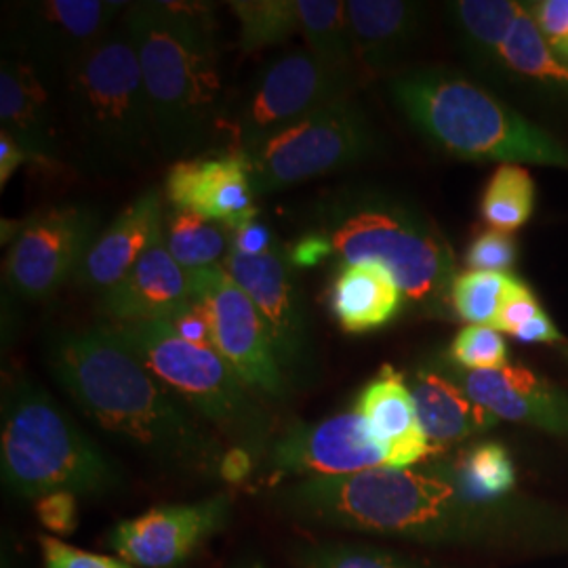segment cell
Returning a JSON list of instances; mask_svg holds the SVG:
<instances>
[{
    "mask_svg": "<svg viewBox=\"0 0 568 568\" xmlns=\"http://www.w3.org/2000/svg\"><path fill=\"white\" fill-rule=\"evenodd\" d=\"M47 366L65 394L105 434L166 474L220 480L222 436L171 394L108 325L61 331Z\"/></svg>",
    "mask_w": 568,
    "mask_h": 568,
    "instance_id": "obj_1",
    "label": "cell"
},
{
    "mask_svg": "<svg viewBox=\"0 0 568 568\" xmlns=\"http://www.w3.org/2000/svg\"><path fill=\"white\" fill-rule=\"evenodd\" d=\"M122 21L138 51L159 152L185 161L225 122L213 7L135 2Z\"/></svg>",
    "mask_w": 568,
    "mask_h": 568,
    "instance_id": "obj_2",
    "label": "cell"
},
{
    "mask_svg": "<svg viewBox=\"0 0 568 568\" xmlns=\"http://www.w3.org/2000/svg\"><path fill=\"white\" fill-rule=\"evenodd\" d=\"M293 520L410 541H459L478 530L450 476L415 467H373L349 476L304 478L276 495Z\"/></svg>",
    "mask_w": 568,
    "mask_h": 568,
    "instance_id": "obj_3",
    "label": "cell"
},
{
    "mask_svg": "<svg viewBox=\"0 0 568 568\" xmlns=\"http://www.w3.org/2000/svg\"><path fill=\"white\" fill-rule=\"evenodd\" d=\"M314 232L333 244L345 264L387 267L406 300L426 307L450 302L455 255L426 217L368 187L326 192L310 209Z\"/></svg>",
    "mask_w": 568,
    "mask_h": 568,
    "instance_id": "obj_4",
    "label": "cell"
},
{
    "mask_svg": "<svg viewBox=\"0 0 568 568\" xmlns=\"http://www.w3.org/2000/svg\"><path fill=\"white\" fill-rule=\"evenodd\" d=\"M389 93L419 133L457 159L568 169V150L549 133L455 72L413 70Z\"/></svg>",
    "mask_w": 568,
    "mask_h": 568,
    "instance_id": "obj_5",
    "label": "cell"
},
{
    "mask_svg": "<svg viewBox=\"0 0 568 568\" xmlns=\"http://www.w3.org/2000/svg\"><path fill=\"white\" fill-rule=\"evenodd\" d=\"M0 471L11 495L34 501L61 490L105 497L124 487L121 466L28 377L2 396Z\"/></svg>",
    "mask_w": 568,
    "mask_h": 568,
    "instance_id": "obj_6",
    "label": "cell"
},
{
    "mask_svg": "<svg viewBox=\"0 0 568 568\" xmlns=\"http://www.w3.org/2000/svg\"><path fill=\"white\" fill-rule=\"evenodd\" d=\"M55 100L93 169H138L161 156L138 51L124 21L68 72Z\"/></svg>",
    "mask_w": 568,
    "mask_h": 568,
    "instance_id": "obj_7",
    "label": "cell"
},
{
    "mask_svg": "<svg viewBox=\"0 0 568 568\" xmlns=\"http://www.w3.org/2000/svg\"><path fill=\"white\" fill-rule=\"evenodd\" d=\"M142 365L232 447L262 457L272 447V417L215 347L182 339L166 321L108 325Z\"/></svg>",
    "mask_w": 568,
    "mask_h": 568,
    "instance_id": "obj_8",
    "label": "cell"
},
{
    "mask_svg": "<svg viewBox=\"0 0 568 568\" xmlns=\"http://www.w3.org/2000/svg\"><path fill=\"white\" fill-rule=\"evenodd\" d=\"M377 150L379 135L373 122L349 95L288 124L241 156L255 194H272L361 163Z\"/></svg>",
    "mask_w": 568,
    "mask_h": 568,
    "instance_id": "obj_9",
    "label": "cell"
},
{
    "mask_svg": "<svg viewBox=\"0 0 568 568\" xmlns=\"http://www.w3.org/2000/svg\"><path fill=\"white\" fill-rule=\"evenodd\" d=\"M354 87L356 77L328 65L307 47L267 61L232 112V152L244 154L257 148L288 124L349 98Z\"/></svg>",
    "mask_w": 568,
    "mask_h": 568,
    "instance_id": "obj_10",
    "label": "cell"
},
{
    "mask_svg": "<svg viewBox=\"0 0 568 568\" xmlns=\"http://www.w3.org/2000/svg\"><path fill=\"white\" fill-rule=\"evenodd\" d=\"M102 215L93 206L61 204L21 222L4 260V281L28 304L51 300L74 281L84 257L102 234Z\"/></svg>",
    "mask_w": 568,
    "mask_h": 568,
    "instance_id": "obj_11",
    "label": "cell"
},
{
    "mask_svg": "<svg viewBox=\"0 0 568 568\" xmlns=\"http://www.w3.org/2000/svg\"><path fill=\"white\" fill-rule=\"evenodd\" d=\"M129 2L37 0L23 2L13 16L9 41L2 47L30 61L55 95L68 72L112 34Z\"/></svg>",
    "mask_w": 568,
    "mask_h": 568,
    "instance_id": "obj_12",
    "label": "cell"
},
{
    "mask_svg": "<svg viewBox=\"0 0 568 568\" xmlns=\"http://www.w3.org/2000/svg\"><path fill=\"white\" fill-rule=\"evenodd\" d=\"M224 267L260 310L291 386L312 382L318 366L314 323L286 248L276 244L260 257H246L232 248Z\"/></svg>",
    "mask_w": 568,
    "mask_h": 568,
    "instance_id": "obj_13",
    "label": "cell"
},
{
    "mask_svg": "<svg viewBox=\"0 0 568 568\" xmlns=\"http://www.w3.org/2000/svg\"><path fill=\"white\" fill-rule=\"evenodd\" d=\"M192 295L211 314L215 349L255 394L283 403L291 382L276 358L270 331L253 300L236 283L224 264L190 272Z\"/></svg>",
    "mask_w": 568,
    "mask_h": 568,
    "instance_id": "obj_14",
    "label": "cell"
},
{
    "mask_svg": "<svg viewBox=\"0 0 568 568\" xmlns=\"http://www.w3.org/2000/svg\"><path fill=\"white\" fill-rule=\"evenodd\" d=\"M232 497L217 493L194 504L161 506L129 518L110 532V548L138 568H180L204 544L224 530Z\"/></svg>",
    "mask_w": 568,
    "mask_h": 568,
    "instance_id": "obj_15",
    "label": "cell"
},
{
    "mask_svg": "<svg viewBox=\"0 0 568 568\" xmlns=\"http://www.w3.org/2000/svg\"><path fill=\"white\" fill-rule=\"evenodd\" d=\"M389 466L384 447L356 413H339L318 424H293L267 450L272 478H333Z\"/></svg>",
    "mask_w": 568,
    "mask_h": 568,
    "instance_id": "obj_16",
    "label": "cell"
},
{
    "mask_svg": "<svg viewBox=\"0 0 568 568\" xmlns=\"http://www.w3.org/2000/svg\"><path fill=\"white\" fill-rule=\"evenodd\" d=\"M164 194L173 209L227 225L234 232L257 220L251 173L239 152L173 163L164 180Z\"/></svg>",
    "mask_w": 568,
    "mask_h": 568,
    "instance_id": "obj_17",
    "label": "cell"
},
{
    "mask_svg": "<svg viewBox=\"0 0 568 568\" xmlns=\"http://www.w3.org/2000/svg\"><path fill=\"white\" fill-rule=\"evenodd\" d=\"M0 126L20 143L30 163L60 161V105L34 65L18 51L2 47Z\"/></svg>",
    "mask_w": 568,
    "mask_h": 568,
    "instance_id": "obj_18",
    "label": "cell"
},
{
    "mask_svg": "<svg viewBox=\"0 0 568 568\" xmlns=\"http://www.w3.org/2000/svg\"><path fill=\"white\" fill-rule=\"evenodd\" d=\"M192 300V276L169 253L163 230L121 283L103 293L102 314L110 325L169 321Z\"/></svg>",
    "mask_w": 568,
    "mask_h": 568,
    "instance_id": "obj_19",
    "label": "cell"
},
{
    "mask_svg": "<svg viewBox=\"0 0 568 568\" xmlns=\"http://www.w3.org/2000/svg\"><path fill=\"white\" fill-rule=\"evenodd\" d=\"M462 387L497 419L568 434V396L527 366L466 371Z\"/></svg>",
    "mask_w": 568,
    "mask_h": 568,
    "instance_id": "obj_20",
    "label": "cell"
},
{
    "mask_svg": "<svg viewBox=\"0 0 568 568\" xmlns=\"http://www.w3.org/2000/svg\"><path fill=\"white\" fill-rule=\"evenodd\" d=\"M163 230V194L159 187H150L103 230L79 267L74 283L103 295L121 283Z\"/></svg>",
    "mask_w": 568,
    "mask_h": 568,
    "instance_id": "obj_21",
    "label": "cell"
},
{
    "mask_svg": "<svg viewBox=\"0 0 568 568\" xmlns=\"http://www.w3.org/2000/svg\"><path fill=\"white\" fill-rule=\"evenodd\" d=\"M384 447L389 467H413L436 453L422 432L410 387L400 373L384 371L366 384L354 408Z\"/></svg>",
    "mask_w": 568,
    "mask_h": 568,
    "instance_id": "obj_22",
    "label": "cell"
},
{
    "mask_svg": "<svg viewBox=\"0 0 568 568\" xmlns=\"http://www.w3.org/2000/svg\"><path fill=\"white\" fill-rule=\"evenodd\" d=\"M347 20L354 34L356 61L366 72H384L405 53L422 30L424 9L400 0H349Z\"/></svg>",
    "mask_w": 568,
    "mask_h": 568,
    "instance_id": "obj_23",
    "label": "cell"
},
{
    "mask_svg": "<svg viewBox=\"0 0 568 568\" xmlns=\"http://www.w3.org/2000/svg\"><path fill=\"white\" fill-rule=\"evenodd\" d=\"M408 387L422 432L434 450L471 438L497 422L487 408L467 396L464 387L432 368H422Z\"/></svg>",
    "mask_w": 568,
    "mask_h": 568,
    "instance_id": "obj_24",
    "label": "cell"
},
{
    "mask_svg": "<svg viewBox=\"0 0 568 568\" xmlns=\"http://www.w3.org/2000/svg\"><path fill=\"white\" fill-rule=\"evenodd\" d=\"M403 305V291L384 265L345 264L331 291V310L345 333L386 326Z\"/></svg>",
    "mask_w": 568,
    "mask_h": 568,
    "instance_id": "obj_25",
    "label": "cell"
},
{
    "mask_svg": "<svg viewBox=\"0 0 568 568\" xmlns=\"http://www.w3.org/2000/svg\"><path fill=\"white\" fill-rule=\"evenodd\" d=\"M300 34L321 60L358 77V61L347 9L342 0H297Z\"/></svg>",
    "mask_w": 568,
    "mask_h": 568,
    "instance_id": "obj_26",
    "label": "cell"
},
{
    "mask_svg": "<svg viewBox=\"0 0 568 568\" xmlns=\"http://www.w3.org/2000/svg\"><path fill=\"white\" fill-rule=\"evenodd\" d=\"M448 476L464 501L474 508L499 501L516 485L514 462L497 443H483L464 450Z\"/></svg>",
    "mask_w": 568,
    "mask_h": 568,
    "instance_id": "obj_27",
    "label": "cell"
},
{
    "mask_svg": "<svg viewBox=\"0 0 568 568\" xmlns=\"http://www.w3.org/2000/svg\"><path fill=\"white\" fill-rule=\"evenodd\" d=\"M164 243L183 270L194 272L224 264L234 244V230L194 213L171 209L164 222Z\"/></svg>",
    "mask_w": 568,
    "mask_h": 568,
    "instance_id": "obj_28",
    "label": "cell"
},
{
    "mask_svg": "<svg viewBox=\"0 0 568 568\" xmlns=\"http://www.w3.org/2000/svg\"><path fill=\"white\" fill-rule=\"evenodd\" d=\"M497 61L528 79L568 87L567 63L558 60L528 9H523L514 21L508 39L499 47Z\"/></svg>",
    "mask_w": 568,
    "mask_h": 568,
    "instance_id": "obj_29",
    "label": "cell"
},
{
    "mask_svg": "<svg viewBox=\"0 0 568 568\" xmlns=\"http://www.w3.org/2000/svg\"><path fill=\"white\" fill-rule=\"evenodd\" d=\"M523 9L525 4L511 0H462L450 4L467 49L483 60L497 58Z\"/></svg>",
    "mask_w": 568,
    "mask_h": 568,
    "instance_id": "obj_30",
    "label": "cell"
},
{
    "mask_svg": "<svg viewBox=\"0 0 568 568\" xmlns=\"http://www.w3.org/2000/svg\"><path fill=\"white\" fill-rule=\"evenodd\" d=\"M230 9L241 23V49L255 53L300 34L297 0H236Z\"/></svg>",
    "mask_w": 568,
    "mask_h": 568,
    "instance_id": "obj_31",
    "label": "cell"
},
{
    "mask_svg": "<svg viewBox=\"0 0 568 568\" xmlns=\"http://www.w3.org/2000/svg\"><path fill=\"white\" fill-rule=\"evenodd\" d=\"M535 206V183L520 164H501L490 178L483 215L497 232H514L527 224Z\"/></svg>",
    "mask_w": 568,
    "mask_h": 568,
    "instance_id": "obj_32",
    "label": "cell"
},
{
    "mask_svg": "<svg viewBox=\"0 0 568 568\" xmlns=\"http://www.w3.org/2000/svg\"><path fill=\"white\" fill-rule=\"evenodd\" d=\"M297 568H429L408 556L349 541H310L293 549Z\"/></svg>",
    "mask_w": 568,
    "mask_h": 568,
    "instance_id": "obj_33",
    "label": "cell"
},
{
    "mask_svg": "<svg viewBox=\"0 0 568 568\" xmlns=\"http://www.w3.org/2000/svg\"><path fill=\"white\" fill-rule=\"evenodd\" d=\"M511 278L506 272L467 270L453 283L450 305L469 325L493 326Z\"/></svg>",
    "mask_w": 568,
    "mask_h": 568,
    "instance_id": "obj_34",
    "label": "cell"
},
{
    "mask_svg": "<svg viewBox=\"0 0 568 568\" xmlns=\"http://www.w3.org/2000/svg\"><path fill=\"white\" fill-rule=\"evenodd\" d=\"M450 358L466 371H488L508 365L504 335L487 325H467L450 345Z\"/></svg>",
    "mask_w": 568,
    "mask_h": 568,
    "instance_id": "obj_35",
    "label": "cell"
},
{
    "mask_svg": "<svg viewBox=\"0 0 568 568\" xmlns=\"http://www.w3.org/2000/svg\"><path fill=\"white\" fill-rule=\"evenodd\" d=\"M42 560L44 568H138L121 558L91 554L81 548H74L60 537H41Z\"/></svg>",
    "mask_w": 568,
    "mask_h": 568,
    "instance_id": "obj_36",
    "label": "cell"
},
{
    "mask_svg": "<svg viewBox=\"0 0 568 568\" xmlns=\"http://www.w3.org/2000/svg\"><path fill=\"white\" fill-rule=\"evenodd\" d=\"M516 260V244L506 232L488 230L467 251L466 262L476 272H506Z\"/></svg>",
    "mask_w": 568,
    "mask_h": 568,
    "instance_id": "obj_37",
    "label": "cell"
},
{
    "mask_svg": "<svg viewBox=\"0 0 568 568\" xmlns=\"http://www.w3.org/2000/svg\"><path fill=\"white\" fill-rule=\"evenodd\" d=\"M541 310V305L537 304L532 291L527 284L518 278H511L508 293L504 297V304L499 307V314L493 323V328H497L499 333H509L514 335L520 326L528 323L530 318H535Z\"/></svg>",
    "mask_w": 568,
    "mask_h": 568,
    "instance_id": "obj_38",
    "label": "cell"
},
{
    "mask_svg": "<svg viewBox=\"0 0 568 568\" xmlns=\"http://www.w3.org/2000/svg\"><path fill=\"white\" fill-rule=\"evenodd\" d=\"M79 497L72 493H51L37 501L42 527L58 535H70L79 525Z\"/></svg>",
    "mask_w": 568,
    "mask_h": 568,
    "instance_id": "obj_39",
    "label": "cell"
},
{
    "mask_svg": "<svg viewBox=\"0 0 568 568\" xmlns=\"http://www.w3.org/2000/svg\"><path fill=\"white\" fill-rule=\"evenodd\" d=\"M173 326V331L190 344L204 345V347H215V337H213V323L211 314L203 302L196 297L180 310L173 318L166 321Z\"/></svg>",
    "mask_w": 568,
    "mask_h": 568,
    "instance_id": "obj_40",
    "label": "cell"
},
{
    "mask_svg": "<svg viewBox=\"0 0 568 568\" xmlns=\"http://www.w3.org/2000/svg\"><path fill=\"white\" fill-rule=\"evenodd\" d=\"M530 16L537 21L541 34L556 51L568 39V0L535 2Z\"/></svg>",
    "mask_w": 568,
    "mask_h": 568,
    "instance_id": "obj_41",
    "label": "cell"
},
{
    "mask_svg": "<svg viewBox=\"0 0 568 568\" xmlns=\"http://www.w3.org/2000/svg\"><path fill=\"white\" fill-rule=\"evenodd\" d=\"M286 253H288V260L300 270V267L323 264L335 251L326 236H323L321 232L310 230L300 241L286 246Z\"/></svg>",
    "mask_w": 568,
    "mask_h": 568,
    "instance_id": "obj_42",
    "label": "cell"
},
{
    "mask_svg": "<svg viewBox=\"0 0 568 568\" xmlns=\"http://www.w3.org/2000/svg\"><path fill=\"white\" fill-rule=\"evenodd\" d=\"M274 246L276 244H274L272 230L262 222H257V220L234 232L232 248L241 255H246V257H260V255H265L267 251H272Z\"/></svg>",
    "mask_w": 568,
    "mask_h": 568,
    "instance_id": "obj_43",
    "label": "cell"
},
{
    "mask_svg": "<svg viewBox=\"0 0 568 568\" xmlns=\"http://www.w3.org/2000/svg\"><path fill=\"white\" fill-rule=\"evenodd\" d=\"M255 455L243 447H230L225 450L222 466H220V480L230 485H241L248 480L255 469Z\"/></svg>",
    "mask_w": 568,
    "mask_h": 568,
    "instance_id": "obj_44",
    "label": "cell"
},
{
    "mask_svg": "<svg viewBox=\"0 0 568 568\" xmlns=\"http://www.w3.org/2000/svg\"><path fill=\"white\" fill-rule=\"evenodd\" d=\"M514 337L523 344H565L560 331L546 316V312H539L535 318L520 326Z\"/></svg>",
    "mask_w": 568,
    "mask_h": 568,
    "instance_id": "obj_45",
    "label": "cell"
},
{
    "mask_svg": "<svg viewBox=\"0 0 568 568\" xmlns=\"http://www.w3.org/2000/svg\"><path fill=\"white\" fill-rule=\"evenodd\" d=\"M23 163H30L23 148L9 133L0 131V185L2 187L13 178L18 166Z\"/></svg>",
    "mask_w": 568,
    "mask_h": 568,
    "instance_id": "obj_46",
    "label": "cell"
},
{
    "mask_svg": "<svg viewBox=\"0 0 568 568\" xmlns=\"http://www.w3.org/2000/svg\"><path fill=\"white\" fill-rule=\"evenodd\" d=\"M554 53H556V55H560V58H565V60H568V39L562 42Z\"/></svg>",
    "mask_w": 568,
    "mask_h": 568,
    "instance_id": "obj_47",
    "label": "cell"
},
{
    "mask_svg": "<svg viewBox=\"0 0 568 568\" xmlns=\"http://www.w3.org/2000/svg\"><path fill=\"white\" fill-rule=\"evenodd\" d=\"M239 568H265L262 562H246V565H243V567Z\"/></svg>",
    "mask_w": 568,
    "mask_h": 568,
    "instance_id": "obj_48",
    "label": "cell"
},
{
    "mask_svg": "<svg viewBox=\"0 0 568 568\" xmlns=\"http://www.w3.org/2000/svg\"><path fill=\"white\" fill-rule=\"evenodd\" d=\"M565 352H567V354H568V345L567 344H565Z\"/></svg>",
    "mask_w": 568,
    "mask_h": 568,
    "instance_id": "obj_49",
    "label": "cell"
}]
</instances>
